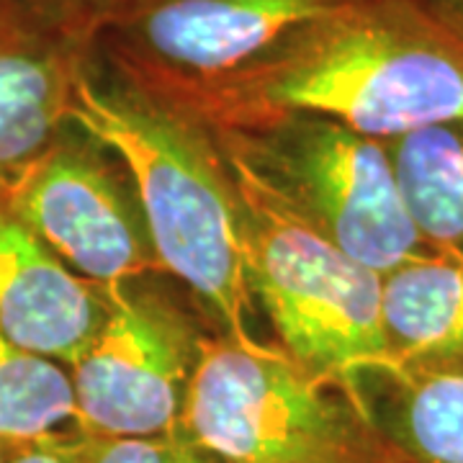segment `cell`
I'll use <instances>...</instances> for the list:
<instances>
[{"instance_id": "1", "label": "cell", "mask_w": 463, "mask_h": 463, "mask_svg": "<svg viewBox=\"0 0 463 463\" xmlns=\"http://www.w3.org/2000/svg\"><path fill=\"white\" fill-rule=\"evenodd\" d=\"M183 114L203 127L315 114L389 142L463 121V47L414 0H355Z\"/></svg>"}, {"instance_id": "2", "label": "cell", "mask_w": 463, "mask_h": 463, "mask_svg": "<svg viewBox=\"0 0 463 463\" xmlns=\"http://www.w3.org/2000/svg\"><path fill=\"white\" fill-rule=\"evenodd\" d=\"M70 121L124 167L160 268L206 304L224 337L263 347L252 332L255 301L230 173L212 132L116 80L96 60L75 83Z\"/></svg>"}, {"instance_id": "3", "label": "cell", "mask_w": 463, "mask_h": 463, "mask_svg": "<svg viewBox=\"0 0 463 463\" xmlns=\"http://www.w3.org/2000/svg\"><path fill=\"white\" fill-rule=\"evenodd\" d=\"M222 157L250 294L279 332L283 353L345 392L358 373L392 364L381 325V273L301 222L234 157Z\"/></svg>"}, {"instance_id": "4", "label": "cell", "mask_w": 463, "mask_h": 463, "mask_svg": "<svg viewBox=\"0 0 463 463\" xmlns=\"http://www.w3.org/2000/svg\"><path fill=\"white\" fill-rule=\"evenodd\" d=\"M286 209L376 273L430 252L399 194L386 142L315 114L206 127Z\"/></svg>"}, {"instance_id": "5", "label": "cell", "mask_w": 463, "mask_h": 463, "mask_svg": "<svg viewBox=\"0 0 463 463\" xmlns=\"http://www.w3.org/2000/svg\"><path fill=\"white\" fill-rule=\"evenodd\" d=\"M181 428L219 463H386L343 386L309 376L281 347L201 340Z\"/></svg>"}, {"instance_id": "6", "label": "cell", "mask_w": 463, "mask_h": 463, "mask_svg": "<svg viewBox=\"0 0 463 463\" xmlns=\"http://www.w3.org/2000/svg\"><path fill=\"white\" fill-rule=\"evenodd\" d=\"M355 0H109L93 60L116 80L191 111L294 33Z\"/></svg>"}, {"instance_id": "7", "label": "cell", "mask_w": 463, "mask_h": 463, "mask_svg": "<svg viewBox=\"0 0 463 463\" xmlns=\"http://www.w3.org/2000/svg\"><path fill=\"white\" fill-rule=\"evenodd\" d=\"M132 283L103 288L109 312L70 365L78 432L152 438L181 430L201 340L181 317Z\"/></svg>"}, {"instance_id": "8", "label": "cell", "mask_w": 463, "mask_h": 463, "mask_svg": "<svg viewBox=\"0 0 463 463\" xmlns=\"http://www.w3.org/2000/svg\"><path fill=\"white\" fill-rule=\"evenodd\" d=\"M106 155L96 139L50 145L11 173L0 199L62 263L99 288L134 283L160 268L134 188L124 185Z\"/></svg>"}, {"instance_id": "9", "label": "cell", "mask_w": 463, "mask_h": 463, "mask_svg": "<svg viewBox=\"0 0 463 463\" xmlns=\"http://www.w3.org/2000/svg\"><path fill=\"white\" fill-rule=\"evenodd\" d=\"M93 42L0 3V170L26 165L72 116L75 83ZM72 124V121H70Z\"/></svg>"}, {"instance_id": "10", "label": "cell", "mask_w": 463, "mask_h": 463, "mask_svg": "<svg viewBox=\"0 0 463 463\" xmlns=\"http://www.w3.org/2000/svg\"><path fill=\"white\" fill-rule=\"evenodd\" d=\"M106 312V291L62 263L0 203V330L32 353L72 365Z\"/></svg>"}, {"instance_id": "11", "label": "cell", "mask_w": 463, "mask_h": 463, "mask_svg": "<svg viewBox=\"0 0 463 463\" xmlns=\"http://www.w3.org/2000/svg\"><path fill=\"white\" fill-rule=\"evenodd\" d=\"M347 394L399 463H463V358L376 365Z\"/></svg>"}, {"instance_id": "12", "label": "cell", "mask_w": 463, "mask_h": 463, "mask_svg": "<svg viewBox=\"0 0 463 463\" xmlns=\"http://www.w3.org/2000/svg\"><path fill=\"white\" fill-rule=\"evenodd\" d=\"M381 325L392 364L463 358V263L425 252L381 276Z\"/></svg>"}, {"instance_id": "13", "label": "cell", "mask_w": 463, "mask_h": 463, "mask_svg": "<svg viewBox=\"0 0 463 463\" xmlns=\"http://www.w3.org/2000/svg\"><path fill=\"white\" fill-rule=\"evenodd\" d=\"M414 230L430 252L463 263V121L386 142Z\"/></svg>"}, {"instance_id": "14", "label": "cell", "mask_w": 463, "mask_h": 463, "mask_svg": "<svg viewBox=\"0 0 463 463\" xmlns=\"http://www.w3.org/2000/svg\"><path fill=\"white\" fill-rule=\"evenodd\" d=\"M78 428V402L65 365L32 353L0 330V446H21Z\"/></svg>"}, {"instance_id": "15", "label": "cell", "mask_w": 463, "mask_h": 463, "mask_svg": "<svg viewBox=\"0 0 463 463\" xmlns=\"http://www.w3.org/2000/svg\"><path fill=\"white\" fill-rule=\"evenodd\" d=\"M75 450L80 463H219L183 428L152 438H100L75 432Z\"/></svg>"}, {"instance_id": "16", "label": "cell", "mask_w": 463, "mask_h": 463, "mask_svg": "<svg viewBox=\"0 0 463 463\" xmlns=\"http://www.w3.org/2000/svg\"><path fill=\"white\" fill-rule=\"evenodd\" d=\"M0 3L16 5L21 11L52 21L57 26L85 33L88 39L96 36L99 18L109 5V0H0Z\"/></svg>"}, {"instance_id": "17", "label": "cell", "mask_w": 463, "mask_h": 463, "mask_svg": "<svg viewBox=\"0 0 463 463\" xmlns=\"http://www.w3.org/2000/svg\"><path fill=\"white\" fill-rule=\"evenodd\" d=\"M3 463H80V456L75 450V435H54L33 443L5 446Z\"/></svg>"}, {"instance_id": "18", "label": "cell", "mask_w": 463, "mask_h": 463, "mask_svg": "<svg viewBox=\"0 0 463 463\" xmlns=\"http://www.w3.org/2000/svg\"><path fill=\"white\" fill-rule=\"evenodd\" d=\"M414 3L463 47V0H414Z\"/></svg>"}, {"instance_id": "19", "label": "cell", "mask_w": 463, "mask_h": 463, "mask_svg": "<svg viewBox=\"0 0 463 463\" xmlns=\"http://www.w3.org/2000/svg\"><path fill=\"white\" fill-rule=\"evenodd\" d=\"M5 461V446H0V463Z\"/></svg>"}, {"instance_id": "20", "label": "cell", "mask_w": 463, "mask_h": 463, "mask_svg": "<svg viewBox=\"0 0 463 463\" xmlns=\"http://www.w3.org/2000/svg\"><path fill=\"white\" fill-rule=\"evenodd\" d=\"M386 463H399V461H397V458H392V461H386Z\"/></svg>"}]
</instances>
